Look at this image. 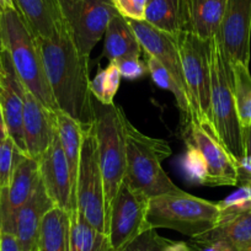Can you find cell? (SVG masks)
I'll list each match as a JSON object with an SVG mask.
<instances>
[{
    "instance_id": "1",
    "label": "cell",
    "mask_w": 251,
    "mask_h": 251,
    "mask_svg": "<svg viewBox=\"0 0 251 251\" xmlns=\"http://www.w3.org/2000/svg\"><path fill=\"white\" fill-rule=\"evenodd\" d=\"M36 41L58 110L72 116L84 128L95 123V102L89 88V57L79 53L68 28Z\"/></svg>"
},
{
    "instance_id": "2",
    "label": "cell",
    "mask_w": 251,
    "mask_h": 251,
    "mask_svg": "<svg viewBox=\"0 0 251 251\" xmlns=\"http://www.w3.org/2000/svg\"><path fill=\"white\" fill-rule=\"evenodd\" d=\"M126 134L125 180L148 199L177 191L161 163L171 155L170 146L160 138L146 136L123 115Z\"/></svg>"
},
{
    "instance_id": "3",
    "label": "cell",
    "mask_w": 251,
    "mask_h": 251,
    "mask_svg": "<svg viewBox=\"0 0 251 251\" xmlns=\"http://www.w3.org/2000/svg\"><path fill=\"white\" fill-rule=\"evenodd\" d=\"M3 45L21 84L43 106L58 111L43 68L36 37L18 9L3 10Z\"/></svg>"
},
{
    "instance_id": "4",
    "label": "cell",
    "mask_w": 251,
    "mask_h": 251,
    "mask_svg": "<svg viewBox=\"0 0 251 251\" xmlns=\"http://www.w3.org/2000/svg\"><path fill=\"white\" fill-rule=\"evenodd\" d=\"M219 216L218 202L192 196L178 188L149 199L147 223L149 229H173L192 239L213 229Z\"/></svg>"
},
{
    "instance_id": "5",
    "label": "cell",
    "mask_w": 251,
    "mask_h": 251,
    "mask_svg": "<svg viewBox=\"0 0 251 251\" xmlns=\"http://www.w3.org/2000/svg\"><path fill=\"white\" fill-rule=\"evenodd\" d=\"M211 122L212 133L222 146L236 160L243 158V128L234 100L231 66L217 36L211 40Z\"/></svg>"
},
{
    "instance_id": "6",
    "label": "cell",
    "mask_w": 251,
    "mask_h": 251,
    "mask_svg": "<svg viewBox=\"0 0 251 251\" xmlns=\"http://www.w3.org/2000/svg\"><path fill=\"white\" fill-rule=\"evenodd\" d=\"M123 115L122 108L115 103L102 105L99 101L95 103V131L107 218L113 200L125 180L126 134Z\"/></svg>"
},
{
    "instance_id": "7",
    "label": "cell",
    "mask_w": 251,
    "mask_h": 251,
    "mask_svg": "<svg viewBox=\"0 0 251 251\" xmlns=\"http://www.w3.org/2000/svg\"><path fill=\"white\" fill-rule=\"evenodd\" d=\"M75 204L79 213L100 233H108L105 188L100 169L95 123L85 127L81 141L80 160L75 186Z\"/></svg>"
},
{
    "instance_id": "8",
    "label": "cell",
    "mask_w": 251,
    "mask_h": 251,
    "mask_svg": "<svg viewBox=\"0 0 251 251\" xmlns=\"http://www.w3.org/2000/svg\"><path fill=\"white\" fill-rule=\"evenodd\" d=\"M176 40L194 120L212 133L211 40H202L191 32L177 33Z\"/></svg>"
},
{
    "instance_id": "9",
    "label": "cell",
    "mask_w": 251,
    "mask_h": 251,
    "mask_svg": "<svg viewBox=\"0 0 251 251\" xmlns=\"http://www.w3.org/2000/svg\"><path fill=\"white\" fill-rule=\"evenodd\" d=\"M62 14L76 50L89 57L118 13L112 0H74L62 9Z\"/></svg>"
},
{
    "instance_id": "10",
    "label": "cell",
    "mask_w": 251,
    "mask_h": 251,
    "mask_svg": "<svg viewBox=\"0 0 251 251\" xmlns=\"http://www.w3.org/2000/svg\"><path fill=\"white\" fill-rule=\"evenodd\" d=\"M149 199L123 181L108 213V241L111 250L122 251L149 226L147 223Z\"/></svg>"
},
{
    "instance_id": "11",
    "label": "cell",
    "mask_w": 251,
    "mask_h": 251,
    "mask_svg": "<svg viewBox=\"0 0 251 251\" xmlns=\"http://www.w3.org/2000/svg\"><path fill=\"white\" fill-rule=\"evenodd\" d=\"M185 142L196 147L203 158L208 174L207 185L238 186L236 159L222 146L209 129L191 120L186 123Z\"/></svg>"
},
{
    "instance_id": "12",
    "label": "cell",
    "mask_w": 251,
    "mask_h": 251,
    "mask_svg": "<svg viewBox=\"0 0 251 251\" xmlns=\"http://www.w3.org/2000/svg\"><path fill=\"white\" fill-rule=\"evenodd\" d=\"M230 63H250L251 0H226L221 30L217 35Z\"/></svg>"
},
{
    "instance_id": "13",
    "label": "cell",
    "mask_w": 251,
    "mask_h": 251,
    "mask_svg": "<svg viewBox=\"0 0 251 251\" xmlns=\"http://www.w3.org/2000/svg\"><path fill=\"white\" fill-rule=\"evenodd\" d=\"M38 165L41 181L54 206L72 213L76 209L73 183L68 160L58 134H55L47 151L38 159Z\"/></svg>"
},
{
    "instance_id": "14",
    "label": "cell",
    "mask_w": 251,
    "mask_h": 251,
    "mask_svg": "<svg viewBox=\"0 0 251 251\" xmlns=\"http://www.w3.org/2000/svg\"><path fill=\"white\" fill-rule=\"evenodd\" d=\"M24 93L21 84L6 50L0 52V107L5 120L8 136L26 154L23 132Z\"/></svg>"
},
{
    "instance_id": "15",
    "label": "cell",
    "mask_w": 251,
    "mask_h": 251,
    "mask_svg": "<svg viewBox=\"0 0 251 251\" xmlns=\"http://www.w3.org/2000/svg\"><path fill=\"white\" fill-rule=\"evenodd\" d=\"M40 181L38 160L25 155L16 166L10 185L0 191V229L14 234L16 212L27 201Z\"/></svg>"
},
{
    "instance_id": "16",
    "label": "cell",
    "mask_w": 251,
    "mask_h": 251,
    "mask_svg": "<svg viewBox=\"0 0 251 251\" xmlns=\"http://www.w3.org/2000/svg\"><path fill=\"white\" fill-rule=\"evenodd\" d=\"M23 132L26 155L36 160L47 151L57 134L55 111L48 110L26 89L24 93Z\"/></svg>"
},
{
    "instance_id": "17",
    "label": "cell",
    "mask_w": 251,
    "mask_h": 251,
    "mask_svg": "<svg viewBox=\"0 0 251 251\" xmlns=\"http://www.w3.org/2000/svg\"><path fill=\"white\" fill-rule=\"evenodd\" d=\"M127 21L136 33L137 38L142 46V50L146 52V54L151 55L158 62H160L170 72L173 78L177 81L180 88L188 96L182 74V66H181V58L180 53H178L176 35H171V33L158 30L144 20L137 21L127 19Z\"/></svg>"
},
{
    "instance_id": "18",
    "label": "cell",
    "mask_w": 251,
    "mask_h": 251,
    "mask_svg": "<svg viewBox=\"0 0 251 251\" xmlns=\"http://www.w3.org/2000/svg\"><path fill=\"white\" fill-rule=\"evenodd\" d=\"M53 207L54 203L47 195L40 176L33 194L15 214L14 235L21 251H36L41 224Z\"/></svg>"
},
{
    "instance_id": "19",
    "label": "cell",
    "mask_w": 251,
    "mask_h": 251,
    "mask_svg": "<svg viewBox=\"0 0 251 251\" xmlns=\"http://www.w3.org/2000/svg\"><path fill=\"white\" fill-rule=\"evenodd\" d=\"M36 38H50L67 28L58 0H14Z\"/></svg>"
},
{
    "instance_id": "20",
    "label": "cell",
    "mask_w": 251,
    "mask_h": 251,
    "mask_svg": "<svg viewBox=\"0 0 251 251\" xmlns=\"http://www.w3.org/2000/svg\"><path fill=\"white\" fill-rule=\"evenodd\" d=\"M226 0H185V31L202 40L218 35Z\"/></svg>"
},
{
    "instance_id": "21",
    "label": "cell",
    "mask_w": 251,
    "mask_h": 251,
    "mask_svg": "<svg viewBox=\"0 0 251 251\" xmlns=\"http://www.w3.org/2000/svg\"><path fill=\"white\" fill-rule=\"evenodd\" d=\"M192 239L218 243L229 251H251V211L219 223L207 233Z\"/></svg>"
},
{
    "instance_id": "22",
    "label": "cell",
    "mask_w": 251,
    "mask_h": 251,
    "mask_svg": "<svg viewBox=\"0 0 251 251\" xmlns=\"http://www.w3.org/2000/svg\"><path fill=\"white\" fill-rule=\"evenodd\" d=\"M103 54L110 62L128 57H141L142 46L127 19L116 14L105 32Z\"/></svg>"
},
{
    "instance_id": "23",
    "label": "cell",
    "mask_w": 251,
    "mask_h": 251,
    "mask_svg": "<svg viewBox=\"0 0 251 251\" xmlns=\"http://www.w3.org/2000/svg\"><path fill=\"white\" fill-rule=\"evenodd\" d=\"M36 251H71V213L53 207L43 218Z\"/></svg>"
},
{
    "instance_id": "24",
    "label": "cell",
    "mask_w": 251,
    "mask_h": 251,
    "mask_svg": "<svg viewBox=\"0 0 251 251\" xmlns=\"http://www.w3.org/2000/svg\"><path fill=\"white\" fill-rule=\"evenodd\" d=\"M55 126H57V134L59 138L62 148L68 160L69 170H71L72 183H73L74 199H75L76 175H78L79 160H80L81 141H83L84 127L74 120L72 116L55 111ZM76 206V204H75Z\"/></svg>"
},
{
    "instance_id": "25",
    "label": "cell",
    "mask_w": 251,
    "mask_h": 251,
    "mask_svg": "<svg viewBox=\"0 0 251 251\" xmlns=\"http://www.w3.org/2000/svg\"><path fill=\"white\" fill-rule=\"evenodd\" d=\"M144 21L164 32L185 31V0H149Z\"/></svg>"
},
{
    "instance_id": "26",
    "label": "cell",
    "mask_w": 251,
    "mask_h": 251,
    "mask_svg": "<svg viewBox=\"0 0 251 251\" xmlns=\"http://www.w3.org/2000/svg\"><path fill=\"white\" fill-rule=\"evenodd\" d=\"M71 251H112L108 236L95 230L78 209L71 213Z\"/></svg>"
},
{
    "instance_id": "27",
    "label": "cell",
    "mask_w": 251,
    "mask_h": 251,
    "mask_svg": "<svg viewBox=\"0 0 251 251\" xmlns=\"http://www.w3.org/2000/svg\"><path fill=\"white\" fill-rule=\"evenodd\" d=\"M231 85L238 117L241 128L251 125V74L249 66L243 63H230Z\"/></svg>"
},
{
    "instance_id": "28",
    "label": "cell",
    "mask_w": 251,
    "mask_h": 251,
    "mask_svg": "<svg viewBox=\"0 0 251 251\" xmlns=\"http://www.w3.org/2000/svg\"><path fill=\"white\" fill-rule=\"evenodd\" d=\"M121 83V74L115 63L110 62L105 69H101L95 78L90 80V93L96 101L102 105H113Z\"/></svg>"
},
{
    "instance_id": "29",
    "label": "cell",
    "mask_w": 251,
    "mask_h": 251,
    "mask_svg": "<svg viewBox=\"0 0 251 251\" xmlns=\"http://www.w3.org/2000/svg\"><path fill=\"white\" fill-rule=\"evenodd\" d=\"M25 155L10 137L0 141V191L9 187L16 166Z\"/></svg>"
},
{
    "instance_id": "30",
    "label": "cell",
    "mask_w": 251,
    "mask_h": 251,
    "mask_svg": "<svg viewBox=\"0 0 251 251\" xmlns=\"http://www.w3.org/2000/svg\"><path fill=\"white\" fill-rule=\"evenodd\" d=\"M218 206L221 209L218 224L229 221L239 214L251 211V186L241 185L238 191L229 195L223 201L218 202Z\"/></svg>"
},
{
    "instance_id": "31",
    "label": "cell",
    "mask_w": 251,
    "mask_h": 251,
    "mask_svg": "<svg viewBox=\"0 0 251 251\" xmlns=\"http://www.w3.org/2000/svg\"><path fill=\"white\" fill-rule=\"evenodd\" d=\"M183 171L188 180L199 185H207L208 174L206 164L199 149L191 143H186V154L182 163Z\"/></svg>"
},
{
    "instance_id": "32",
    "label": "cell",
    "mask_w": 251,
    "mask_h": 251,
    "mask_svg": "<svg viewBox=\"0 0 251 251\" xmlns=\"http://www.w3.org/2000/svg\"><path fill=\"white\" fill-rule=\"evenodd\" d=\"M169 243L170 240L159 235L156 229H148L131 241L122 251H165Z\"/></svg>"
},
{
    "instance_id": "33",
    "label": "cell",
    "mask_w": 251,
    "mask_h": 251,
    "mask_svg": "<svg viewBox=\"0 0 251 251\" xmlns=\"http://www.w3.org/2000/svg\"><path fill=\"white\" fill-rule=\"evenodd\" d=\"M120 15L129 20L142 21L146 18V9L149 0H112Z\"/></svg>"
},
{
    "instance_id": "34",
    "label": "cell",
    "mask_w": 251,
    "mask_h": 251,
    "mask_svg": "<svg viewBox=\"0 0 251 251\" xmlns=\"http://www.w3.org/2000/svg\"><path fill=\"white\" fill-rule=\"evenodd\" d=\"M116 67L121 74V78L128 79V80H136L142 78L148 72L147 63H143L138 57H128L122 59L115 60Z\"/></svg>"
},
{
    "instance_id": "35",
    "label": "cell",
    "mask_w": 251,
    "mask_h": 251,
    "mask_svg": "<svg viewBox=\"0 0 251 251\" xmlns=\"http://www.w3.org/2000/svg\"><path fill=\"white\" fill-rule=\"evenodd\" d=\"M236 171H238V186H251V156H243L236 160Z\"/></svg>"
},
{
    "instance_id": "36",
    "label": "cell",
    "mask_w": 251,
    "mask_h": 251,
    "mask_svg": "<svg viewBox=\"0 0 251 251\" xmlns=\"http://www.w3.org/2000/svg\"><path fill=\"white\" fill-rule=\"evenodd\" d=\"M188 244L191 246L192 251H229L228 249H226L218 243H209V241H200L191 239V243Z\"/></svg>"
},
{
    "instance_id": "37",
    "label": "cell",
    "mask_w": 251,
    "mask_h": 251,
    "mask_svg": "<svg viewBox=\"0 0 251 251\" xmlns=\"http://www.w3.org/2000/svg\"><path fill=\"white\" fill-rule=\"evenodd\" d=\"M0 251H21L15 235L11 233L1 231L0 236Z\"/></svg>"
},
{
    "instance_id": "38",
    "label": "cell",
    "mask_w": 251,
    "mask_h": 251,
    "mask_svg": "<svg viewBox=\"0 0 251 251\" xmlns=\"http://www.w3.org/2000/svg\"><path fill=\"white\" fill-rule=\"evenodd\" d=\"M244 156H251V125L243 128Z\"/></svg>"
},
{
    "instance_id": "39",
    "label": "cell",
    "mask_w": 251,
    "mask_h": 251,
    "mask_svg": "<svg viewBox=\"0 0 251 251\" xmlns=\"http://www.w3.org/2000/svg\"><path fill=\"white\" fill-rule=\"evenodd\" d=\"M165 251H192L190 244L185 241H171L165 248Z\"/></svg>"
},
{
    "instance_id": "40",
    "label": "cell",
    "mask_w": 251,
    "mask_h": 251,
    "mask_svg": "<svg viewBox=\"0 0 251 251\" xmlns=\"http://www.w3.org/2000/svg\"><path fill=\"white\" fill-rule=\"evenodd\" d=\"M8 136V129H6L5 120H4L3 111H1V107H0V141L1 139H5Z\"/></svg>"
},
{
    "instance_id": "41",
    "label": "cell",
    "mask_w": 251,
    "mask_h": 251,
    "mask_svg": "<svg viewBox=\"0 0 251 251\" xmlns=\"http://www.w3.org/2000/svg\"><path fill=\"white\" fill-rule=\"evenodd\" d=\"M0 8L1 10H9V9H16L14 0H0Z\"/></svg>"
},
{
    "instance_id": "42",
    "label": "cell",
    "mask_w": 251,
    "mask_h": 251,
    "mask_svg": "<svg viewBox=\"0 0 251 251\" xmlns=\"http://www.w3.org/2000/svg\"><path fill=\"white\" fill-rule=\"evenodd\" d=\"M1 23H3V10L0 8V52L4 50V45H3V26H1Z\"/></svg>"
},
{
    "instance_id": "43",
    "label": "cell",
    "mask_w": 251,
    "mask_h": 251,
    "mask_svg": "<svg viewBox=\"0 0 251 251\" xmlns=\"http://www.w3.org/2000/svg\"><path fill=\"white\" fill-rule=\"evenodd\" d=\"M74 0H58V3H59V6H60V10H62L64 6L69 5L71 3H73Z\"/></svg>"
},
{
    "instance_id": "44",
    "label": "cell",
    "mask_w": 251,
    "mask_h": 251,
    "mask_svg": "<svg viewBox=\"0 0 251 251\" xmlns=\"http://www.w3.org/2000/svg\"><path fill=\"white\" fill-rule=\"evenodd\" d=\"M0 236H1V229H0Z\"/></svg>"
}]
</instances>
